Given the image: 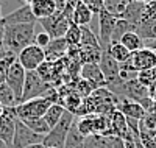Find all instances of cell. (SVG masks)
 I'll list each match as a JSON object with an SVG mask.
<instances>
[{"mask_svg": "<svg viewBox=\"0 0 156 148\" xmlns=\"http://www.w3.org/2000/svg\"><path fill=\"white\" fill-rule=\"evenodd\" d=\"M16 59L27 72H34L45 61V51H44V48L31 44L28 47H25L16 56Z\"/></svg>", "mask_w": 156, "mask_h": 148, "instance_id": "8992f818", "label": "cell"}, {"mask_svg": "<svg viewBox=\"0 0 156 148\" xmlns=\"http://www.w3.org/2000/svg\"><path fill=\"white\" fill-rule=\"evenodd\" d=\"M36 17L33 16L30 5H23L14 9L9 14L3 16V25H20V23H36Z\"/></svg>", "mask_w": 156, "mask_h": 148, "instance_id": "7c38bea8", "label": "cell"}, {"mask_svg": "<svg viewBox=\"0 0 156 148\" xmlns=\"http://www.w3.org/2000/svg\"><path fill=\"white\" fill-rule=\"evenodd\" d=\"M80 45H84V47H92V48H100L101 50V45H100V41L98 37L95 36V33L89 28V26H81V41H80Z\"/></svg>", "mask_w": 156, "mask_h": 148, "instance_id": "4316f807", "label": "cell"}, {"mask_svg": "<svg viewBox=\"0 0 156 148\" xmlns=\"http://www.w3.org/2000/svg\"><path fill=\"white\" fill-rule=\"evenodd\" d=\"M106 53H109V55H111L117 62H119V64L125 62L129 56H131V51H129L125 45H122L120 42H114V44H111V45L108 47Z\"/></svg>", "mask_w": 156, "mask_h": 148, "instance_id": "484cf974", "label": "cell"}, {"mask_svg": "<svg viewBox=\"0 0 156 148\" xmlns=\"http://www.w3.org/2000/svg\"><path fill=\"white\" fill-rule=\"evenodd\" d=\"M83 148H112L111 137L100 136V134H92V136L84 137Z\"/></svg>", "mask_w": 156, "mask_h": 148, "instance_id": "cb8c5ba5", "label": "cell"}, {"mask_svg": "<svg viewBox=\"0 0 156 148\" xmlns=\"http://www.w3.org/2000/svg\"><path fill=\"white\" fill-rule=\"evenodd\" d=\"M70 19L66 17L62 12H55L53 16L45 17L37 20V23L44 28V31L51 37V39H61L66 36V31L69 30V25H70Z\"/></svg>", "mask_w": 156, "mask_h": 148, "instance_id": "5b68a950", "label": "cell"}, {"mask_svg": "<svg viewBox=\"0 0 156 148\" xmlns=\"http://www.w3.org/2000/svg\"><path fill=\"white\" fill-rule=\"evenodd\" d=\"M42 140H44L42 136L33 132L23 122L16 118V131H14L11 148H25V146L33 145V143H42Z\"/></svg>", "mask_w": 156, "mask_h": 148, "instance_id": "ba28073f", "label": "cell"}, {"mask_svg": "<svg viewBox=\"0 0 156 148\" xmlns=\"http://www.w3.org/2000/svg\"><path fill=\"white\" fill-rule=\"evenodd\" d=\"M129 31H136V26H134L133 23H129L128 20L119 17V19H117V22H115L112 36H111V44H114V42H120V39H122L126 33H129ZM111 44H109V45H111Z\"/></svg>", "mask_w": 156, "mask_h": 148, "instance_id": "ffe728a7", "label": "cell"}, {"mask_svg": "<svg viewBox=\"0 0 156 148\" xmlns=\"http://www.w3.org/2000/svg\"><path fill=\"white\" fill-rule=\"evenodd\" d=\"M0 2H2V0H0Z\"/></svg>", "mask_w": 156, "mask_h": 148, "instance_id": "7dc6e473", "label": "cell"}, {"mask_svg": "<svg viewBox=\"0 0 156 148\" xmlns=\"http://www.w3.org/2000/svg\"><path fill=\"white\" fill-rule=\"evenodd\" d=\"M80 78L86 79V81L94 83L97 87H105V76H103L101 70H100V65L95 62H87V64H81V69H80Z\"/></svg>", "mask_w": 156, "mask_h": 148, "instance_id": "9a60e30c", "label": "cell"}, {"mask_svg": "<svg viewBox=\"0 0 156 148\" xmlns=\"http://www.w3.org/2000/svg\"><path fill=\"white\" fill-rule=\"evenodd\" d=\"M25 75H27V70H25L16 59L9 65V70H8V75H6V81H5L8 84V87L14 92V95H16L19 103H20V97H22V90H23Z\"/></svg>", "mask_w": 156, "mask_h": 148, "instance_id": "9c48e42d", "label": "cell"}, {"mask_svg": "<svg viewBox=\"0 0 156 148\" xmlns=\"http://www.w3.org/2000/svg\"><path fill=\"white\" fill-rule=\"evenodd\" d=\"M0 104L3 106V109H11V107H16L19 104L14 92H12L6 83L0 84Z\"/></svg>", "mask_w": 156, "mask_h": 148, "instance_id": "7402d4cb", "label": "cell"}, {"mask_svg": "<svg viewBox=\"0 0 156 148\" xmlns=\"http://www.w3.org/2000/svg\"><path fill=\"white\" fill-rule=\"evenodd\" d=\"M14 107L11 109H5L3 114L0 115V139L5 143L9 145L12 143V137H14V131H16V114H14Z\"/></svg>", "mask_w": 156, "mask_h": 148, "instance_id": "8fae6325", "label": "cell"}, {"mask_svg": "<svg viewBox=\"0 0 156 148\" xmlns=\"http://www.w3.org/2000/svg\"><path fill=\"white\" fill-rule=\"evenodd\" d=\"M20 122H22V120H20ZM23 123L27 125L33 132L39 134V136H42V137H45L47 134H48V131H50V126L47 125V122L44 120V117H41V118H33V120H23Z\"/></svg>", "mask_w": 156, "mask_h": 148, "instance_id": "f1b7e54d", "label": "cell"}, {"mask_svg": "<svg viewBox=\"0 0 156 148\" xmlns=\"http://www.w3.org/2000/svg\"><path fill=\"white\" fill-rule=\"evenodd\" d=\"M50 104H53V101L42 97V98H34V100L19 103L12 111H14L16 117L23 122V120H33V118L44 117V114L47 112Z\"/></svg>", "mask_w": 156, "mask_h": 148, "instance_id": "277c9868", "label": "cell"}, {"mask_svg": "<svg viewBox=\"0 0 156 148\" xmlns=\"http://www.w3.org/2000/svg\"><path fill=\"white\" fill-rule=\"evenodd\" d=\"M134 2H144V0H134Z\"/></svg>", "mask_w": 156, "mask_h": 148, "instance_id": "f6af8a7d", "label": "cell"}, {"mask_svg": "<svg viewBox=\"0 0 156 148\" xmlns=\"http://www.w3.org/2000/svg\"><path fill=\"white\" fill-rule=\"evenodd\" d=\"M103 2H105V0H83V3L87 5L94 14H98L103 9Z\"/></svg>", "mask_w": 156, "mask_h": 148, "instance_id": "e575fe53", "label": "cell"}, {"mask_svg": "<svg viewBox=\"0 0 156 148\" xmlns=\"http://www.w3.org/2000/svg\"><path fill=\"white\" fill-rule=\"evenodd\" d=\"M0 148H9V145H8V143H5L2 139H0Z\"/></svg>", "mask_w": 156, "mask_h": 148, "instance_id": "60d3db41", "label": "cell"}, {"mask_svg": "<svg viewBox=\"0 0 156 148\" xmlns=\"http://www.w3.org/2000/svg\"><path fill=\"white\" fill-rule=\"evenodd\" d=\"M48 148H51V146H48Z\"/></svg>", "mask_w": 156, "mask_h": 148, "instance_id": "bcb514c9", "label": "cell"}, {"mask_svg": "<svg viewBox=\"0 0 156 148\" xmlns=\"http://www.w3.org/2000/svg\"><path fill=\"white\" fill-rule=\"evenodd\" d=\"M0 25H3V14H2V2H0Z\"/></svg>", "mask_w": 156, "mask_h": 148, "instance_id": "f35d334b", "label": "cell"}, {"mask_svg": "<svg viewBox=\"0 0 156 148\" xmlns=\"http://www.w3.org/2000/svg\"><path fill=\"white\" fill-rule=\"evenodd\" d=\"M151 20H156V2H148V3H145L144 14H142L140 23L151 22ZM140 23H139V25H140ZM139 25H137V26H139Z\"/></svg>", "mask_w": 156, "mask_h": 148, "instance_id": "d6a6232c", "label": "cell"}, {"mask_svg": "<svg viewBox=\"0 0 156 148\" xmlns=\"http://www.w3.org/2000/svg\"><path fill=\"white\" fill-rule=\"evenodd\" d=\"M51 87L53 86L45 83L44 79L37 75L36 70L34 72H27V75H25V83H23V90H22V97H20V103L28 101V100H34V98L47 97Z\"/></svg>", "mask_w": 156, "mask_h": 148, "instance_id": "3957f363", "label": "cell"}, {"mask_svg": "<svg viewBox=\"0 0 156 148\" xmlns=\"http://www.w3.org/2000/svg\"><path fill=\"white\" fill-rule=\"evenodd\" d=\"M30 8H31V12L36 17V20L50 17L58 11L55 0H34V2L30 5Z\"/></svg>", "mask_w": 156, "mask_h": 148, "instance_id": "2e32d148", "label": "cell"}, {"mask_svg": "<svg viewBox=\"0 0 156 148\" xmlns=\"http://www.w3.org/2000/svg\"><path fill=\"white\" fill-rule=\"evenodd\" d=\"M131 61L137 72H147L156 67V51L151 48H140L139 51L131 53Z\"/></svg>", "mask_w": 156, "mask_h": 148, "instance_id": "30bf717a", "label": "cell"}, {"mask_svg": "<svg viewBox=\"0 0 156 148\" xmlns=\"http://www.w3.org/2000/svg\"><path fill=\"white\" fill-rule=\"evenodd\" d=\"M144 8H145L144 2H134V0H129V3H128L125 12L120 16V19L128 20L129 23H133L137 28V25L140 23V19H142V14H144Z\"/></svg>", "mask_w": 156, "mask_h": 148, "instance_id": "ac0fdd59", "label": "cell"}, {"mask_svg": "<svg viewBox=\"0 0 156 148\" xmlns=\"http://www.w3.org/2000/svg\"><path fill=\"white\" fill-rule=\"evenodd\" d=\"M66 112V109L59 104V103H53V104H50V107L47 109V112L44 114V120L47 122V125L50 126V129L53 128L59 120L62 117V114Z\"/></svg>", "mask_w": 156, "mask_h": 148, "instance_id": "603a6c76", "label": "cell"}, {"mask_svg": "<svg viewBox=\"0 0 156 148\" xmlns=\"http://www.w3.org/2000/svg\"><path fill=\"white\" fill-rule=\"evenodd\" d=\"M92 17H94V12L90 11V8L87 5H84L83 2L73 8V12H72V22L73 23L80 25V26H86V25L90 23Z\"/></svg>", "mask_w": 156, "mask_h": 148, "instance_id": "d6986e66", "label": "cell"}, {"mask_svg": "<svg viewBox=\"0 0 156 148\" xmlns=\"http://www.w3.org/2000/svg\"><path fill=\"white\" fill-rule=\"evenodd\" d=\"M75 115L69 111H66L62 114L61 120L48 131V134L44 137L42 140V145L45 148L51 146V148H64V143H66V139H67V134L75 122Z\"/></svg>", "mask_w": 156, "mask_h": 148, "instance_id": "7a4b0ae2", "label": "cell"}, {"mask_svg": "<svg viewBox=\"0 0 156 148\" xmlns=\"http://www.w3.org/2000/svg\"><path fill=\"white\" fill-rule=\"evenodd\" d=\"M3 111H5V109H3V106H2V104H0V115H2V114H3Z\"/></svg>", "mask_w": 156, "mask_h": 148, "instance_id": "7bdbcfd3", "label": "cell"}, {"mask_svg": "<svg viewBox=\"0 0 156 148\" xmlns=\"http://www.w3.org/2000/svg\"><path fill=\"white\" fill-rule=\"evenodd\" d=\"M136 148H145L144 145H142V142H140L139 139H136Z\"/></svg>", "mask_w": 156, "mask_h": 148, "instance_id": "ab89813d", "label": "cell"}, {"mask_svg": "<svg viewBox=\"0 0 156 148\" xmlns=\"http://www.w3.org/2000/svg\"><path fill=\"white\" fill-rule=\"evenodd\" d=\"M75 92L80 95L81 98H87V97H90L92 95V92L95 90V89H98L94 83H90V81H86V79H81V78H78V81H76V84H75Z\"/></svg>", "mask_w": 156, "mask_h": 148, "instance_id": "4dcf8cb0", "label": "cell"}, {"mask_svg": "<svg viewBox=\"0 0 156 148\" xmlns=\"http://www.w3.org/2000/svg\"><path fill=\"white\" fill-rule=\"evenodd\" d=\"M144 45L147 48H151V50L156 51V39H153V41H144Z\"/></svg>", "mask_w": 156, "mask_h": 148, "instance_id": "d590c367", "label": "cell"}, {"mask_svg": "<svg viewBox=\"0 0 156 148\" xmlns=\"http://www.w3.org/2000/svg\"><path fill=\"white\" fill-rule=\"evenodd\" d=\"M117 111H120L126 118H136V120H142L147 114L145 107L139 101L129 100V98H122L117 103Z\"/></svg>", "mask_w": 156, "mask_h": 148, "instance_id": "5bb4252c", "label": "cell"}, {"mask_svg": "<svg viewBox=\"0 0 156 148\" xmlns=\"http://www.w3.org/2000/svg\"><path fill=\"white\" fill-rule=\"evenodd\" d=\"M83 0H66V6H70V8H75L76 5H80Z\"/></svg>", "mask_w": 156, "mask_h": 148, "instance_id": "8d00e7d4", "label": "cell"}, {"mask_svg": "<svg viewBox=\"0 0 156 148\" xmlns=\"http://www.w3.org/2000/svg\"><path fill=\"white\" fill-rule=\"evenodd\" d=\"M36 23H20V25H6L5 26V33H3L5 56L6 55L17 56L25 47H28L34 42Z\"/></svg>", "mask_w": 156, "mask_h": 148, "instance_id": "6da1fadb", "label": "cell"}, {"mask_svg": "<svg viewBox=\"0 0 156 148\" xmlns=\"http://www.w3.org/2000/svg\"><path fill=\"white\" fill-rule=\"evenodd\" d=\"M25 148H45L42 143H33V145H28V146H25Z\"/></svg>", "mask_w": 156, "mask_h": 148, "instance_id": "74e56055", "label": "cell"}, {"mask_svg": "<svg viewBox=\"0 0 156 148\" xmlns=\"http://www.w3.org/2000/svg\"><path fill=\"white\" fill-rule=\"evenodd\" d=\"M120 44L125 45L131 53L139 51L140 48H144V47H145V45H144V39H142L136 31H129V33H126V34L120 39Z\"/></svg>", "mask_w": 156, "mask_h": 148, "instance_id": "44dd1931", "label": "cell"}, {"mask_svg": "<svg viewBox=\"0 0 156 148\" xmlns=\"http://www.w3.org/2000/svg\"><path fill=\"white\" fill-rule=\"evenodd\" d=\"M50 41H51V37L42 30V31H36V36H34V45H37V47H41V48H45L48 44H50Z\"/></svg>", "mask_w": 156, "mask_h": 148, "instance_id": "836d02e7", "label": "cell"}, {"mask_svg": "<svg viewBox=\"0 0 156 148\" xmlns=\"http://www.w3.org/2000/svg\"><path fill=\"white\" fill-rule=\"evenodd\" d=\"M23 2H25V5H31L34 0H23Z\"/></svg>", "mask_w": 156, "mask_h": 148, "instance_id": "b9f144b4", "label": "cell"}, {"mask_svg": "<svg viewBox=\"0 0 156 148\" xmlns=\"http://www.w3.org/2000/svg\"><path fill=\"white\" fill-rule=\"evenodd\" d=\"M67 48H69V45H67V42L64 41V37H61V39H51L50 41V44L44 48V51H45V61H58V59H61V58H64L67 55Z\"/></svg>", "mask_w": 156, "mask_h": 148, "instance_id": "e0dca14e", "label": "cell"}, {"mask_svg": "<svg viewBox=\"0 0 156 148\" xmlns=\"http://www.w3.org/2000/svg\"><path fill=\"white\" fill-rule=\"evenodd\" d=\"M148 2H156V0H144V3H148Z\"/></svg>", "mask_w": 156, "mask_h": 148, "instance_id": "ee69618b", "label": "cell"}, {"mask_svg": "<svg viewBox=\"0 0 156 148\" xmlns=\"http://www.w3.org/2000/svg\"><path fill=\"white\" fill-rule=\"evenodd\" d=\"M128 3H129V0H105L103 2V9L115 17H120L125 12Z\"/></svg>", "mask_w": 156, "mask_h": 148, "instance_id": "d4e9b609", "label": "cell"}, {"mask_svg": "<svg viewBox=\"0 0 156 148\" xmlns=\"http://www.w3.org/2000/svg\"><path fill=\"white\" fill-rule=\"evenodd\" d=\"M16 61L14 55H6L3 58H0V84H3L6 81V75L9 70V65Z\"/></svg>", "mask_w": 156, "mask_h": 148, "instance_id": "1f68e13d", "label": "cell"}, {"mask_svg": "<svg viewBox=\"0 0 156 148\" xmlns=\"http://www.w3.org/2000/svg\"><path fill=\"white\" fill-rule=\"evenodd\" d=\"M97 16H98V41H100L101 50L106 51L109 44H111V36H112L115 22L119 17L109 14L105 9H101Z\"/></svg>", "mask_w": 156, "mask_h": 148, "instance_id": "52a82bcc", "label": "cell"}, {"mask_svg": "<svg viewBox=\"0 0 156 148\" xmlns=\"http://www.w3.org/2000/svg\"><path fill=\"white\" fill-rule=\"evenodd\" d=\"M109 123H111V137H119V139H126L133 136V132L128 129L126 125V117L120 111H114L109 115Z\"/></svg>", "mask_w": 156, "mask_h": 148, "instance_id": "4fadbf2b", "label": "cell"}, {"mask_svg": "<svg viewBox=\"0 0 156 148\" xmlns=\"http://www.w3.org/2000/svg\"><path fill=\"white\" fill-rule=\"evenodd\" d=\"M136 33L144 39V41H153V39H156V20L140 23L136 28Z\"/></svg>", "mask_w": 156, "mask_h": 148, "instance_id": "f546056e", "label": "cell"}, {"mask_svg": "<svg viewBox=\"0 0 156 148\" xmlns=\"http://www.w3.org/2000/svg\"><path fill=\"white\" fill-rule=\"evenodd\" d=\"M64 41L67 42L69 47L80 45V41H81V26L73 23V22H70L69 30L66 31V36H64Z\"/></svg>", "mask_w": 156, "mask_h": 148, "instance_id": "83f0119b", "label": "cell"}]
</instances>
